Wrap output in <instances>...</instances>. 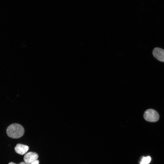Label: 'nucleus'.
I'll list each match as a JSON object with an SVG mask.
<instances>
[{
	"instance_id": "f03ea898",
	"label": "nucleus",
	"mask_w": 164,
	"mask_h": 164,
	"mask_svg": "<svg viewBox=\"0 0 164 164\" xmlns=\"http://www.w3.org/2000/svg\"><path fill=\"white\" fill-rule=\"evenodd\" d=\"M144 118L146 121L150 122H155L158 121L159 116L158 112L155 110L149 109L145 112Z\"/></svg>"
},
{
	"instance_id": "423d86ee",
	"label": "nucleus",
	"mask_w": 164,
	"mask_h": 164,
	"mask_svg": "<svg viewBox=\"0 0 164 164\" xmlns=\"http://www.w3.org/2000/svg\"><path fill=\"white\" fill-rule=\"evenodd\" d=\"M151 160V158L149 156L143 157L140 162V164H148L150 163Z\"/></svg>"
},
{
	"instance_id": "7ed1b4c3",
	"label": "nucleus",
	"mask_w": 164,
	"mask_h": 164,
	"mask_svg": "<svg viewBox=\"0 0 164 164\" xmlns=\"http://www.w3.org/2000/svg\"><path fill=\"white\" fill-rule=\"evenodd\" d=\"M154 56L158 60L164 62V50L159 47H155L152 51Z\"/></svg>"
},
{
	"instance_id": "f257e3e1",
	"label": "nucleus",
	"mask_w": 164,
	"mask_h": 164,
	"mask_svg": "<svg viewBox=\"0 0 164 164\" xmlns=\"http://www.w3.org/2000/svg\"><path fill=\"white\" fill-rule=\"evenodd\" d=\"M24 130L20 125L17 123L12 124L9 125L6 129L8 136L13 138H19L24 134Z\"/></svg>"
},
{
	"instance_id": "20e7f679",
	"label": "nucleus",
	"mask_w": 164,
	"mask_h": 164,
	"mask_svg": "<svg viewBox=\"0 0 164 164\" xmlns=\"http://www.w3.org/2000/svg\"><path fill=\"white\" fill-rule=\"evenodd\" d=\"M38 157V154L34 152H29L27 153L24 156V161L26 164H30Z\"/></svg>"
},
{
	"instance_id": "39448f33",
	"label": "nucleus",
	"mask_w": 164,
	"mask_h": 164,
	"mask_svg": "<svg viewBox=\"0 0 164 164\" xmlns=\"http://www.w3.org/2000/svg\"><path fill=\"white\" fill-rule=\"evenodd\" d=\"M29 147L26 145L18 144L15 147V152L19 154L22 155L25 154L28 150Z\"/></svg>"
},
{
	"instance_id": "6e6552de",
	"label": "nucleus",
	"mask_w": 164,
	"mask_h": 164,
	"mask_svg": "<svg viewBox=\"0 0 164 164\" xmlns=\"http://www.w3.org/2000/svg\"><path fill=\"white\" fill-rule=\"evenodd\" d=\"M9 164H16L15 163L13 162H10L9 163ZM19 164H25V162H21Z\"/></svg>"
},
{
	"instance_id": "0eeeda50",
	"label": "nucleus",
	"mask_w": 164,
	"mask_h": 164,
	"mask_svg": "<svg viewBox=\"0 0 164 164\" xmlns=\"http://www.w3.org/2000/svg\"><path fill=\"white\" fill-rule=\"evenodd\" d=\"M39 162L38 160L36 159L33 162H32L30 164H39Z\"/></svg>"
}]
</instances>
